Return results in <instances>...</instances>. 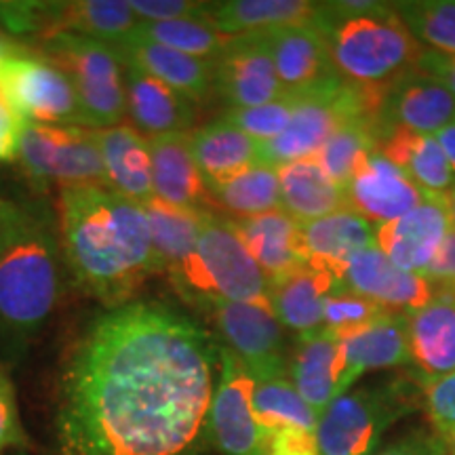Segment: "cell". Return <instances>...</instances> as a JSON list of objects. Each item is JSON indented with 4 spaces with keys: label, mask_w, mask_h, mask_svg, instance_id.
I'll use <instances>...</instances> for the list:
<instances>
[{
    "label": "cell",
    "mask_w": 455,
    "mask_h": 455,
    "mask_svg": "<svg viewBox=\"0 0 455 455\" xmlns=\"http://www.w3.org/2000/svg\"><path fill=\"white\" fill-rule=\"evenodd\" d=\"M213 339L192 318L131 301L95 318L60 382L61 455H198L209 441Z\"/></svg>",
    "instance_id": "1"
},
{
    "label": "cell",
    "mask_w": 455,
    "mask_h": 455,
    "mask_svg": "<svg viewBox=\"0 0 455 455\" xmlns=\"http://www.w3.org/2000/svg\"><path fill=\"white\" fill-rule=\"evenodd\" d=\"M60 244L78 287L108 310L131 304L161 270L144 207L100 184L60 190Z\"/></svg>",
    "instance_id": "2"
},
{
    "label": "cell",
    "mask_w": 455,
    "mask_h": 455,
    "mask_svg": "<svg viewBox=\"0 0 455 455\" xmlns=\"http://www.w3.org/2000/svg\"><path fill=\"white\" fill-rule=\"evenodd\" d=\"M64 255L44 215L24 207L0 244V344L21 355L41 333L61 295Z\"/></svg>",
    "instance_id": "3"
},
{
    "label": "cell",
    "mask_w": 455,
    "mask_h": 455,
    "mask_svg": "<svg viewBox=\"0 0 455 455\" xmlns=\"http://www.w3.org/2000/svg\"><path fill=\"white\" fill-rule=\"evenodd\" d=\"M323 26L333 64L346 81L386 84L403 76L409 64H418L419 51L392 4L378 3L363 13L331 17L323 3Z\"/></svg>",
    "instance_id": "4"
},
{
    "label": "cell",
    "mask_w": 455,
    "mask_h": 455,
    "mask_svg": "<svg viewBox=\"0 0 455 455\" xmlns=\"http://www.w3.org/2000/svg\"><path fill=\"white\" fill-rule=\"evenodd\" d=\"M169 275L180 293L201 306L226 299L270 308L268 276L255 264L235 224L213 213L203 212L195 251Z\"/></svg>",
    "instance_id": "5"
},
{
    "label": "cell",
    "mask_w": 455,
    "mask_h": 455,
    "mask_svg": "<svg viewBox=\"0 0 455 455\" xmlns=\"http://www.w3.org/2000/svg\"><path fill=\"white\" fill-rule=\"evenodd\" d=\"M43 57L70 78L84 127H116L127 114L124 66L114 44L74 32H49Z\"/></svg>",
    "instance_id": "6"
},
{
    "label": "cell",
    "mask_w": 455,
    "mask_h": 455,
    "mask_svg": "<svg viewBox=\"0 0 455 455\" xmlns=\"http://www.w3.org/2000/svg\"><path fill=\"white\" fill-rule=\"evenodd\" d=\"M411 409L407 384L365 386L335 398L316 419L321 455H373L384 432Z\"/></svg>",
    "instance_id": "7"
},
{
    "label": "cell",
    "mask_w": 455,
    "mask_h": 455,
    "mask_svg": "<svg viewBox=\"0 0 455 455\" xmlns=\"http://www.w3.org/2000/svg\"><path fill=\"white\" fill-rule=\"evenodd\" d=\"M17 163L32 181L106 186L104 161L95 129L24 121Z\"/></svg>",
    "instance_id": "8"
},
{
    "label": "cell",
    "mask_w": 455,
    "mask_h": 455,
    "mask_svg": "<svg viewBox=\"0 0 455 455\" xmlns=\"http://www.w3.org/2000/svg\"><path fill=\"white\" fill-rule=\"evenodd\" d=\"M0 91L24 121L84 127L70 78L47 57L11 49L0 60Z\"/></svg>",
    "instance_id": "9"
},
{
    "label": "cell",
    "mask_w": 455,
    "mask_h": 455,
    "mask_svg": "<svg viewBox=\"0 0 455 455\" xmlns=\"http://www.w3.org/2000/svg\"><path fill=\"white\" fill-rule=\"evenodd\" d=\"M220 382L209 409V441L221 455H264V435L253 413L255 378L228 348H220Z\"/></svg>",
    "instance_id": "10"
},
{
    "label": "cell",
    "mask_w": 455,
    "mask_h": 455,
    "mask_svg": "<svg viewBox=\"0 0 455 455\" xmlns=\"http://www.w3.org/2000/svg\"><path fill=\"white\" fill-rule=\"evenodd\" d=\"M203 306L215 318L226 348L235 352L253 378L289 371L283 325L270 308L226 299H212Z\"/></svg>",
    "instance_id": "11"
},
{
    "label": "cell",
    "mask_w": 455,
    "mask_h": 455,
    "mask_svg": "<svg viewBox=\"0 0 455 455\" xmlns=\"http://www.w3.org/2000/svg\"><path fill=\"white\" fill-rule=\"evenodd\" d=\"M255 34L272 57L278 81L289 95L308 93L341 78L325 34L318 28L284 26Z\"/></svg>",
    "instance_id": "12"
},
{
    "label": "cell",
    "mask_w": 455,
    "mask_h": 455,
    "mask_svg": "<svg viewBox=\"0 0 455 455\" xmlns=\"http://www.w3.org/2000/svg\"><path fill=\"white\" fill-rule=\"evenodd\" d=\"M451 230L447 196L426 195L424 203L403 218L373 226L375 247L396 268L422 276Z\"/></svg>",
    "instance_id": "13"
},
{
    "label": "cell",
    "mask_w": 455,
    "mask_h": 455,
    "mask_svg": "<svg viewBox=\"0 0 455 455\" xmlns=\"http://www.w3.org/2000/svg\"><path fill=\"white\" fill-rule=\"evenodd\" d=\"M215 87L226 100L228 110L264 106L289 95L255 32L230 38L215 60Z\"/></svg>",
    "instance_id": "14"
},
{
    "label": "cell",
    "mask_w": 455,
    "mask_h": 455,
    "mask_svg": "<svg viewBox=\"0 0 455 455\" xmlns=\"http://www.w3.org/2000/svg\"><path fill=\"white\" fill-rule=\"evenodd\" d=\"M341 283L356 295L371 299L388 315L398 316H411L435 299L430 281L396 268L375 244L350 261Z\"/></svg>",
    "instance_id": "15"
},
{
    "label": "cell",
    "mask_w": 455,
    "mask_h": 455,
    "mask_svg": "<svg viewBox=\"0 0 455 455\" xmlns=\"http://www.w3.org/2000/svg\"><path fill=\"white\" fill-rule=\"evenodd\" d=\"M426 192L409 178L405 171L373 155L356 178L346 188V203L352 212L365 218L371 226L386 224L424 203Z\"/></svg>",
    "instance_id": "16"
},
{
    "label": "cell",
    "mask_w": 455,
    "mask_h": 455,
    "mask_svg": "<svg viewBox=\"0 0 455 455\" xmlns=\"http://www.w3.org/2000/svg\"><path fill=\"white\" fill-rule=\"evenodd\" d=\"M289 375L316 418L352 386L341 339L327 331L301 335Z\"/></svg>",
    "instance_id": "17"
},
{
    "label": "cell",
    "mask_w": 455,
    "mask_h": 455,
    "mask_svg": "<svg viewBox=\"0 0 455 455\" xmlns=\"http://www.w3.org/2000/svg\"><path fill=\"white\" fill-rule=\"evenodd\" d=\"M299 226L304 264L338 281L358 253L375 244L373 226L350 207Z\"/></svg>",
    "instance_id": "18"
},
{
    "label": "cell",
    "mask_w": 455,
    "mask_h": 455,
    "mask_svg": "<svg viewBox=\"0 0 455 455\" xmlns=\"http://www.w3.org/2000/svg\"><path fill=\"white\" fill-rule=\"evenodd\" d=\"M121 55L123 66L140 68L169 87L180 91L188 100H203L215 84V60H201L180 51L163 47L138 32L129 34L114 44Z\"/></svg>",
    "instance_id": "19"
},
{
    "label": "cell",
    "mask_w": 455,
    "mask_h": 455,
    "mask_svg": "<svg viewBox=\"0 0 455 455\" xmlns=\"http://www.w3.org/2000/svg\"><path fill=\"white\" fill-rule=\"evenodd\" d=\"M382 116L390 127H405L415 133L435 135L455 123V98L445 84L428 74H403L386 91Z\"/></svg>",
    "instance_id": "20"
},
{
    "label": "cell",
    "mask_w": 455,
    "mask_h": 455,
    "mask_svg": "<svg viewBox=\"0 0 455 455\" xmlns=\"http://www.w3.org/2000/svg\"><path fill=\"white\" fill-rule=\"evenodd\" d=\"M127 112L140 131L156 138L164 133H188L195 123L192 100L181 95L140 68L124 66Z\"/></svg>",
    "instance_id": "21"
},
{
    "label": "cell",
    "mask_w": 455,
    "mask_h": 455,
    "mask_svg": "<svg viewBox=\"0 0 455 455\" xmlns=\"http://www.w3.org/2000/svg\"><path fill=\"white\" fill-rule=\"evenodd\" d=\"M341 287L344 283L338 278L301 266L287 276L270 281V308L276 321L284 329L299 333V338L321 333L327 298Z\"/></svg>",
    "instance_id": "22"
},
{
    "label": "cell",
    "mask_w": 455,
    "mask_h": 455,
    "mask_svg": "<svg viewBox=\"0 0 455 455\" xmlns=\"http://www.w3.org/2000/svg\"><path fill=\"white\" fill-rule=\"evenodd\" d=\"M98 144L108 188L140 204L155 198L150 141L138 129L124 124L100 129Z\"/></svg>",
    "instance_id": "23"
},
{
    "label": "cell",
    "mask_w": 455,
    "mask_h": 455,
    "mask_svg": "<svg viewBox=\"0 0 455 455\" xmlns=\"http://www.w3.org/2000/svg\"><path fill=\"white\" fill-rule=\"evenodd\" d=\"M232 224L255 264L268 276V283L306 266L301 226L283 209L255 218H241Z\"/></svg>",
    "instance_id": "24"
},
{
    "label": "cell",
    "mask_w": 455,
    "mask_h": 455,
    "mask_svg": "<svg viewBox=\"0 0 455 455\" xmlns=\"http://www.w3.org/2000/svg\"><path fill=\"white\" fill-rule=\"evenodd\" d=\"M409 348L419 384L455 371V295L443 291L409 316Z\"/></svg>",
    "instance_id": "25"
},
{
    "label": "cell",
    "mask_w": 455,
    "mask_h": 455,
    "mask_svg": "<svg viewBox=\"0 0 455 455\" xmlns=\"http://www.w3.org/2000/svg\"><path fill=\"white\" fill-rule=\"evenodd\" d=\"M207 20L226 36L272 30L284 26L323 24V3L308 0H228L212 3Z\"/></svg>",
    "instance_id": "26"
},
{
    "label": "cell",
    "mask_w": 455,
    "mask_h": 455,
    "mask_svg": "<svg viewBox=\"0 0 455 455\" xmlns=\"http://www.w3.org/2000/svg\"><path fill=\"white\" fill-rule=\"evenodd\" d=\"M190 148L209 192L258 164V141L226 118L190 133Z\"/></svg>",
    "instance_id": "27"
},
{
    "label": "cell",
    "mask_w": 455,
    "mask_h": 455,
    "mask_svg": "<svg viewBox=\"0 0 455 455\" xmlns=\"http://www.w3.org/2000/svg\"><path fill=\"white\" fill-rule=\"evenodd\" d=\"M378 155L405 171L426 195L449 196L455 178L435 135L415 133L405 127H386L378 135Z\"/></svg>",
    "instance_id": "28"
},
{
    "label": "cell",
    "mask_w": 455,
    "mask_h": 455,
    "mask_svg": "<svg viewBox=\"0 0 455 455\" xmlns=\"http://www.w3.org/2000/svg\"><path fill=\"white\" fill-rule=\"evenodd\" d=\"M155 196L175 207L198 209L207 186L196 167L190 133H164L150 138Z\"/></svg>",
    "instance_id": "29"
},
{
    "label": "cell",
    "mask_w": 455,
    "mask_h": 455,
    "mask_svg": "<svg viewBox=\"0 0 455 455\" xmlns=\"http://www.w3.org/2000/svg\"><path fill=\"white\" fill-rule=\"evenodd\" d=\"M281 209L298 224L321 220L348 207L346 190L329 178L315 158L278 167Z\"/></svg>",
    "instance_id": "30"
},
{
    "label": "cell",
    "mask_w": 455,
    "mask_h": 455,
    "mask_svg": "<svg viewBox=\"0 0 455 455\" xmlns=\"http://www.w3.org/2000/svg\"><path fill=\"white\" fill-rule=\"evenodd\" d=\"M348 378L355 384L363 373L392 369L411 363L409 316L384 315L367 327L341 339Z\"/></svg>",
    "instance_id": "31"
},
{
    "label": "cell",
    "mask_w": 455,
    "mask_h": 455,
    "mask_svg": "<svg viewBox=\"0 0 455 455\" xmlns=\"http://www.w3.org/2000/svg\"><path fill=\"white\" fill-rule=\"evenodd\" d=\"M141 21L129 7V0H76L51 3L53 32H74L110 44L121 43Z\"/></svg>",
    "instance_id": "32"
},
{
    "label": "cell",
    "mask_w": 455,
    "mask_h": 455,
    "mask_svg": "<svg viewBox=\"0 0 455 455\" xmlns=\"http://www.w3.org/2000/svg\"><path fill=\"white\" fill-rule=\"evenodd\" d=\"M141 207L150 226L152 247H155L161 270L173 272L195 251L203 209L175 207L156 196Z\"/></svg>",
    "instance_id": "33"
},
{
    "label": "cell",
    "mask_w": 455,
    "mask_h": 455,
    "mask_svg": "<svg viewBox=\"0 0 455 455\" xmlns=\"http://www.w3.org/2000/svg\"><path fill=\"white\" fill-rule=\"evenodd\" d=\"M253 413L264 436L283 428L316 430V413L295 390L289 371L255 378Z\"/></svg>",
    "instance_id": "34"
},
{
    "label": "cell",
    "mask_w": 455,
    "mask_h": 455,
    "mask_svg": "<svg viewBox=\"0 0 455 455\" xmlns=\"http://www.w3.org/2000/svg\"><path fill=\"white\" fill-rule=\"evenodd\" d=\"M378 127L367 118H352L331 133L315 161L346 190L356 173L365 167L369 158L378 155Z\"/></svg>",
    "instance_id": "35"
},
{
    "label": "cell",
    "mask_w": 455,
    "mask_h": 455,
    "mask_svg": "<svg viewBox=\"0 0 455 455\" xmlns=\"http://www.w3.org/2000/svg\"><path fill=\"white\" fill-rule=\"evenodd\" d=\"M140 36L148 41L175 49L180 53L201 57V60H218L232 36L215 30L207 17H186L171 21H141L135 28Z\"/></svg>",
    "instance_id": "36"
},
{
    "label": "cell",
    "mask_w": 455,
    "mask_h": 455,
    "mask_svg": "<svg viewBox=\"0 0 455 455\" xmlns=\"http://www.w3.org/2000/svg\"><path fill=\"white\" fill-rule=\"evenodd\" d=\"M212 195L228 212L241 218H255L281 209V184L278 171L268 164H253L228 184L215 188Z\"/></svg>",
    "instance_id": "37"
},
{
    "label": "cell",
    "mask_w": 455,
    "mask_h": 455,
    "mask_svg": "<svg viewBox=\"0 0 455 455\" xmlns=\"http://www.w3.org/2000/svg\"><path fill=\"white\" fill-rule=\"evenodd\" d=\"M415 43L430 51L455 55V3L453 0H415L392 4Z\"/></svg>",
    "instance_id": "38"
},
{
    "label": "cell",
    "mask_w": 455,
    "mask_h": 455,
    "mask_svg": "<svg viewBox=\"0 0 455 455\" xmlns=\"http://www.w3.org/2000/svg\"><path fill=\"white\" fill-rule=\"evenodd\" d=\"M384 315H388V312L373 304L371 299L341 287L327 298L323 331L335 335L338 339H344Z\"/></svg>",
    "instance_id": "39"
},
{
    "label": "cell",
    "mask_w": 455,
    "mask_h": 455,
    "mask_svg": "<svg viewBox=\"0 0 455 455\" xmlns=\"http://www.w3.org/2000/svg\"><path fill=\"white\" fill-rule=\"evenodd\" d=\"M298 95H284V98L270 101V104L241 108V110H228L226 121L238 127L249 138H253L258 144L278 138L291 121Z\"/></svg>",
    "instance_id": "40"
},
{
    "label": "cell",
    "mask_w": 455,
    "mask_h": 455,
    "mask_svg": "<svg viewBox=\"0 0 455 455\" xmlns=\"http://www.w3.org/2000/svg\"><path fill=\"white\" fill-rule=\"evenodd\" d=\"M424 405L435 435L447 436L455 432V371L422 382Z\"/></svg>",
    "instance_id": "41"
},
{
    "label": "cell",
    "mask_w": 455,
    "mask_h": 455,
    "mask_svg": "<svg viewBox=\"0 0 455 455\" xmlns=\"http://www.w3.org/2000/svg\"><path fill=\"white\" fill-rule=\"evenodd\" d=\"M28 439L17 409L15 388L11 375L0 367V453L13 447H26Z\"/></svg>",
    "instance_id": "42"
},
{
    "label": "cell",
    "mask_w": 455,
    "mask_h": 455,
    "mask_svg": "<svg viewBox=\"0 0 455 455\" xmlns=\"http://www.w3.org/2000/svg\"><path fill=\"white\" fill-rule=\"evenodd\" d=\"M212 3L192 0H129V7L140 21H171L186 17H207Z\"/></svg>",
    "instance_id": "43"
},
{
    "label": "cell",
    "mask_w": 455,
    "mask_h": 455,
    "mask_svg": "<svg viewBox=\"0 0 455 455\" xmlns=\"http://www.w3.org/2000/svg\"><path fill=\"white\" fill-rule=\"evenodd\" d=\"M264 455H321L316 435L308 430L283 428L264 436Z\"/></svg>",
    "instance_id": "44"
},
{
    "label": "cell",
    "mask_w": 455,
    "mask_h": 455,
    "mask_svg": "<svg viewBox=\"0 0 455 455\" xmlns=\"http://www.w3.org/2000/svg\"><path fill=\"white\" fill-rule=\"evenodd\" d=\"M24 118L9 106L7 98L0 91V163H15L20 133Z\"/></svg>",
    "instance_id": "45"
},
{
    "label": "cell",
    "mask_w": 455,
    "mask_h": 455,
    "mask_svg": "<svg viewBox=\"0 0 455 455\" xmlns=\"http://www.w3.org/2000/svg\"><path fill=\"white\" fill-rule=\"evenodd\" d=\"M422 276L430 283L445 284V289L455 287V228L447 232L445 241Z\"/></svg>",
    "instance_id": "46"
},
{
    "label": "cell",
    "mask_w": 455,
    "mask_h": 455,
    "mask_svg": "<svg viewBox=\"0 0 455 455\" xmlns=\"http://www.w3.org/2000/svg\"><path fill=\"white\" fill-rule=\"evenodd\" d=\"M419 72L428 74L430 78L445 84L449 93L455 98V55L439 53V51H422L418 57Z\"/></svg>",
    "instance_id": "47"
},
{
    "label": "cell",
    "mask_w": 455,
    "mask_h": 455,
    "mask_svg": "<svg viewBox=\"0 0 455 455\" xmlns=\"http://www.w3.org/2000/svg\"><path fill=\"white\" fill-rule=\"evenodd\" d=\"M373 455H439L436 453V436H407V439L392 443L388 447L378 449Z\"/></svg>",
    "instance_id": "48"
},
{
    "label": "cell",
    "mask_w": 455,
    "mask_h": 455,
    "mask_svg": "<svg viewBox=\"0 0 455 455\" xmlns=\"http://www.w3.org/2000/svg\"><path fill=\"white\" fill-rule=\"evenodd\" d=\"M21 212H24V207L11 203L9 198L0 196V244L13 232V228L21 218Z\"/></svg>",
    "instance_id": "49"
},
{
    "label": "cell",
    "mask_w": 455,
    "mask_h": 455,
    "mask_svg": "<svg viewBox=\"0 0 455 455\" xmlns=\"http://www.w3.org/2000/svg\"><path fill=\"white\" fill-rule=\"evenodd\" d=\"M435 140L439 141L443 155H445L449 167L453 171V178H455V123L447 124L445 129H441L439 133H435Z\"/></svg>",
    "instance_id": "50"
},
{
    "label": "cell",
    "mask_w": 455,
    "mask_h": 455,
    "mask_svg": "<svg viewBox=\"0 0 455 455\" xmlns=\"http://www.w3.org/2000/svg\"><path fill=\"white\" fill-rule=\"evenodd\" d=\"M436 436V453L439 455H455V432L447 436Z\"/></svg>",
    "instance_id": "51"
},
{
    "label": "cell",
    "mask_w": 455,
    "mask_h": 455,
    "mask_svg": "<svg viewBox=\"0 0 455 455\" xmlns=\"http://www.w3.org/2000/svg\"><path fill=\"white\" fill-rule=\"evenodd\" d=\"M447 207H449V220H451V228H455V188L451 192H449Z\"/></svg>",
    "instance_id": "52"
},
{
    "label": "cell",
    "mask_w": 455,
    "mask_h": 455,
    "mask_svg": "<svg viewBox=\"0 0 455 455\" xmlns=\"http://www.w3.org/2000/svg\"><path fill=\"white\" fill-rule=\"evenodd\" d=\"M445 291H449L451 295H455V287H453V289H445Z\"/></svg>",
    "instance_id": "53"
},
{
    "label": "cell",
    "mask_w": 455,
    "mask_h": 455,
    "mask_svg": "<svg viewBox=\"0 0 455 455\" xmlns=\"http://www.w3.org/2000/svg\"><path fill=\"white\" fill-rule=\"evenodd\" d=\"M451 289H453V287H451Z\"/></svg>",
    "instance_id": "54"
}]
</instances>
